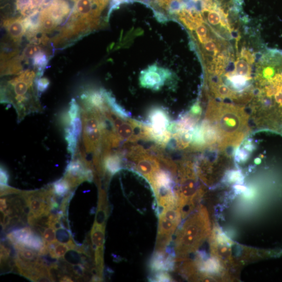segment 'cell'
Returning <instances> with one entry per match:
<instances>
[{
    "mask_svg": "<svg viewBox=\"0 0 282 282\" xmlns=\"http://www.w3.org/2000/svg\"><path fill=\"white\" fill-rule=\"evenodd\" d=\"M258 65L253 74L250 115L258 131L282 135V53L266 55Z\"/></svg>",
    "mask_w": 282,
    "mask_h": 282,
    "instance_id": "cell-1",
    "label": "cell"
},
{
    "mask_svg": "<svg viewBox=\"0 0 282 282\" xmlns=\"http://www.w3.org/2000/svg\"><path fill=\"white\" fill-rule=\"evenodd\" d=\"M74 7L72 14V31L78 32L95 27L99 17L109 0H72Z\"/></svg>",
    "mask_w": 282,
    "mask_h": 282,
    "instance_id": "cell-2",
    "label": "cell"
},
{
    "mask_svg": "<svg viewBox=\"0 0 282 282\" xmlns=\"http://www.w3.org/2000/svg\"><path fill=\"white\" fill-rule=\"evenodd\" d=\"M179 220L180 214L176 204L166 207L159 213L156 252H166Z\"/></svg>",
    "mask_w": 282,
    "mask_h": 282,
    "instance_id": "cell-3",
    "label": "cell"
},
{
    "mask_svg": "<svg viewBox=\"0 0 282 282\" xmlns=\"http://www.w3.org/2000/svg\"><path fill=\"white\" fill-rule=\"evenodd\" d=\"M128 158L133 163L138 172L144 176L150 184H151L156 174L161 170L159 159L149 154L141 146L131 147Z\"/></svg>",
    "mask_w": 282,
    "mask_h": 282,
    "instance_id": "cell-4",
    "label": "cell"
},
{
    "mask_svg": "<svg viewBox=\"0 0 282 282\" xmlns=\"http://www.w3.org/2000/svg\"><path fill=\"white\" fill-rule=\"evenodd\" d=\"M202 232L201 224L199 219H193L186 224L175 241V252L177 256H179L194 248Z\"/></svg>",
    "mask_w": 282,
    "mask_h": 282,
    "instance_id": "cell-5",
    "label": "cell"
},
{
    "mask_svg": "<svg viewBox=\"0 0 282 282\" xmlns=\"http://www.w3.org/2000/svg\"><path fill=\"white\" fill-rule=\"evenodd\" d=\"M105 226L95 222L90 232V237L92 249L95 252L96 266L97 267H104V246L105 240Z\"/></svg>",
    "mask_w": 282,
    "mask_h": 282,
    "instance_id": "cell-6",
    "label": "cell"
},
{
    "mask_svg": "<svg viewBox=\"0 0 282 282\" xmlns=\"http://www.w3.org/2000/svg\"><path fill=\"white\" fill-rule=\"evenodd\" d=\"M70 11L69 5L65 0H52L41 12L52 19L58 26L68 17Z\"/></svg>",
    "mask_w": 282,
    "mask_h": 282,
    "instance_id": "cell-7",
    "label": "cell"
},
{
    "mask_svg": "<svg viewBox=\"0 0 282 282\" xmlns=\"http://www.w3.org/2000/svg\"><path fill=\"white\" fill-rule=\"evenodd\" d=\"M160 73L153 67L144 71L141 76V85L147 88L159 89L164 84L167 77L165 72L162 74Z\"/></svg>",
    "mask_w": 282,
    "mask_h": 282,
    "instance_id": "cell-8",
    "label": "cell"
},
{
    "mask_svg": "<svg viewBox=\"0 0 282 282\" xmlns=\"http://www.w3.org/2000/svg\"><path fill=\"white\" fill-rule=\"evenodd\" d=\"M5 24L12 39L15 42H18L22 39L26 32L23 20H21V19L12 20H12L7 21Z\"/></svg>",
    "mask_w": 282,
    "mask_h": 282,
    "instance_id": "cell-9",
    "label": "cell"
},
{
    "mask_svg": "<svg viewBox=\"0 0 282 282\" xmlns=\"http://www.w3.org/2000/svg\"><path fill=\"white\" fill-rule=\"evenodd\" d=\"M122 160L120 155L113 154L107 155L104 162L105 171L111 176L115 175L122 168Z\"/></svg>",
    "mask_w": 282,
    "mask_h": 282,
    "instance_id": "cell-10",
    "label": "cell"
},
{
    "mask_svg": "<svg viewBox=\"0 0 282 282\" xmlns=\"http://www.w3.org/2000/svg\"><path fill=\"white\" fill-rule=\"evenodd\" d=\"M33 234L30 228H25L13 231L7 235V238L12 244L19 243L23 245V243Z\"/></svg>",
    "mask_w": 282,
    "mask_h": 282,
    "instance_id": "cell-11",
    "label": "cell"
},
{
    "mask_svg": "<svg viewBox=\"0 0 282 282\" xmlns=\"http://www.w3.org/2000/svg\"><path fill=\"white\" fill-rule=\"evenodd\" d=\"M48 244L50 256L54 259H64L65 256L70 250L67 243L57 241Z\"/></svg>",
    "mask_w": 282,
    "mask_h": 282,
    "instance_id": "cell-12",
    "label": "cell"
},
{
    "mask_svg": "<svg viewBox=\"0 0 282 282\" xmlns=\"http://www.w3.org/2000/svg\"><path fill=\"white\" fill-rule=\"evenodd\" d=\"M23 245L34 251L39 252L44 245V240L39 235L34 233L23 243Z\"/></svg>",
    "mask_w": 282,
    "mask_h": 282,
    "instance_id": "cell-13",
    "label": "cell"
},
{
    "mask_svg": "<svg viewBox=\"0 0 282 282\" xmlns=\"http://www.w3.org/2000/svg\"><path fill=\"white\" fill-rule=\"evenodd\" d=\"M69 182L65 178L55 182L53 184V190L57 197H63L69 193L71 189Z\"/></svg>",
    "mask_w": 282,
    "mask_h": 282,
    "instance_id": "cell-14",
    "label": "cell"
},
{
    "mask_svg": "<svg viewBox=\"0 0 282 282\" xmlns=\"http://www.w3.org/2000/svg\"><path fill=\"white\" fill-rule=\"evenodd\" d=\"M49 276L52 281H57L61 279L62 276V272L59 269V267L56 263H52L48 267Z\"/></svg>",
    "mask_w": 282,
    "mask_h": 282,
    "instance_id": "cell-15",
    "label": "cell"
},
{
    "mask_svg": "<svg viewBox=\"0 0 282 282\" xmlns=\"http://www.w3.org/2000/svg\"><path fill=\"white\" fill-rule=\"evenodd\" d=\"M80 116V109L78 104L76 101L73 100L70 104L69 110L68 111V114L66 117L67 122H68L70 120H72L75 118H76Z\"/></svg>",
    "mask_w": 282,
    "mask_h": 282,
    "instance_id": "cell-16",
    "label": "cell"
},
{
    "mask_svg": "<svg viewBox=\"0 0 282 282\" xmlns=\"http://www.w3.org/2000/svg\"><path fill=\"white\" fill-rule=\"evenodd\" d=\"M17 255L19 256L27 261L34 262L38 258H39V257H38V255H37L35 252V251L34 252L33 250H30L27 249L26 247L22 249L17 250Z\"/></svg>",
    "mask_w": 282,
    "mask_h": 282,
    "instance_id": "cell-17",
    "label": "cell"
},
{
    "mask_svg": "<svg viewBox=\"0 0 282 282\" xmlns=\"http://www.w3.org/2000/svg\"><path fill=\"white\" fill-rule=\"evenodd\" d=\"M55 231L53 228L50 227L45 229L42 234L44 241L48 244L59 241L56 237V234Z\"/></svg>",
    "mask_w": 282,
    "mask_h": 282,
    "instance_id": "cell-18",
    "label": "cell"
},
{
    "mask_svg": "<svg viewBox=\"0 0 282 282\" xmlns=\"http://www.w3.org/2000/svg\"><path fill=\"white\" fill-rule=\"evenodd\" d=\"M47 62V56L44 52L42 51L38 52L33 57L34 65L39 67L40 69L44 68Z\"/></svg>",
    "mask_w": 282,
    "mask_h": 282,
    "instance_id": "cell-19",
    "label": "cell"
},
{
    "mask_svg": "<svg viewBox=\"0 0 282 282\" xmlns=\"http://www.w3.org/2000/svg\"><path fill=\"white\" fill-rule=\"evenodd\" d=\"M30 0H16V8L24 16H29Z\"/></svg>",
    "mask_w": 282,
    "mask_h": 282,
    "instance_id": "cell-20",
    "label": "cell"
},
{
    "mask_svg": "<svg viewBox=\"0 0 282 282\" xmlns=\"http://www.w3.org/2000/svg\"><path fill=\"white\" fill-rule=\"evenodd\" d=\"M41 51V48L36 44H30L25 49L23 52V57L31 58L39 52Z\"/></svg>",
    "mask_w": 282,
    "mask_h": 282,
    "instance_id": "cell-21",
    "label": "cell"
},
{
    "mask_svg": "<svg viewBox=\"0 0 282 282\" xmlns=\"http://www.w3.org/2000/svg\"><path fill=\"white\" fill-rule=\"evenodd\" d=\"M56 231H57V232H56V238H57L58 241H60L61 242H66L67 243L72 237L71 232H70L64 229H62Z\"/></svg>",
    "mask_w": 282,
    "mask_h": 282,
    "instance_id": "cell-22",
    "label": "cell"
},
{
    "mask_svg": "<svg viewBox=\"0 0 282 282\" xmlns=\"http://www.w3.org/2000/svg\"><path fill=\"white\" fill-rule=\"evenodd\" d=\"M85 270V268L80 263L71 266V271L73 273V275L75 278L78 277V278L80 277L83 276Z\"/></svg>",
    "mask_w": 282,
    "mask_h": 282,
    "instance_id": "cell-23",
    "label": "cell"
},
{
    "mask_svg": "<svg viewBox=\"0 0 282 282\" xmlns=\"http://www.w3.org/2000/svg\"><path fill=\"white\" fill-rule=\"evenodd\" d=\"M49 82L47 79L40 78L36 81V86L39 92H44L48 87Z\"/></svg>",
    "mask_w": 282,
    "mask_h": 282,
    "instance_id": "cell-24",
    "label": "cell"
},
{
    "mask_svg": "<svg viewBox=\"0 0 282 282\" xmlns=\"http://www.w3.org/2000/svg\"><path fill=\"white\" fill-rule=\"evenodd\" d=\"M151 279L154 281H171L172 280L167 272H158Z\"/></svg>",
    "mask_w": 282,
    "mask_h": 282,
    "instance_id": "cell-25",
    "label": "cell"
},
{
    "mask_svg": "<svg viewBox=\"0 0 282 282\" xmlns=\"http://www.w3.org/2000/svg\"><path fill=\"white\" fill-rule=\"evenodd\" d=\"M20 191L14 189V188L11 187L8 185L1 184V196H5L6 195L18 194L20 193Z\"/></svg>",
    "mask_w": 282,
    "mask_h": 282,
    "instance_id": "cell-26",
    "label": "cell"
},
{
    "mask_svg": "<svg viewBox=\"0 0 282 282\" xmlns=\"http://www.w3.org/2000/svg\"><path fill=\"white\" fill-rule=\"evenodd\" d=\"M11 255L10 249L6 247L4 244H1V263L7 262Z\"/></svg>",
    "mask_w": 282,
    "mask_h": 282,
    "instance_id": "cell-27",
    "label": "cell"
},
{
    "mask_svg": "<svg viewBox=\"0 0 282 282\" xmlns=\"http://www.w3.org/2000/svg\"><path fill=\"white\" fill-rule=\"evenodd\" d=\"M1 184L3 185H8L9 179V174L6 170V169L4 167H1Z\"/></svg>",
    "mask_w": 282,
    "mask_h": 282,
    "instance_id": "cell-28",
    "label": "cell"
},
{
    "mask_svg": "<svg viewBox=\"0 0 282 282\" xmlns=\"http://www.w3.org/2000/svg\"><path fill=\"white\" fill-rule=\"evenodd\" d=\"M0 209L1 212H5L8 209L7 200L6 198H2L0 200Z\"/></svg>",
    "mask_w": 282,
    "mask_h": 282,
    "instance_id": "cell-29",
    "label": "cell"
},
{
    "mask_svg": "<svg viewBox=\"0 0 282 282\" xmlns=\"http://www.w3.org/2000/svg\"><path fill=\"white\" fill-rule=\"evenodd\" d=\"M60 281L61 282H73V280L72 279V278L68 275H65L63 276L61 279H60Z\"/></svg>",
    "mask_w": 282,
    "mask_h": 282,
    "instance_id": "cell-30",
    "label": "cell"
}]
</instances>
